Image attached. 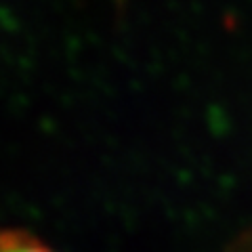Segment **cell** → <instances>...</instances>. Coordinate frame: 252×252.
I'll return each instance as SVG.
<instances>
[{"label":"cell","instance_id":"6da1fadb","mask_svg":"<svg viewBox=\"0 0 252 252\" xmlns=\"http://www.w3.org/2000/svg\"><path fill=\"white\" fill-rule=\"evenodd\" d=\"M0 252H51L38 240L19 231L0 229Z\"/></svg>","mask_w":252,"mask_h":252}]
</instances>
